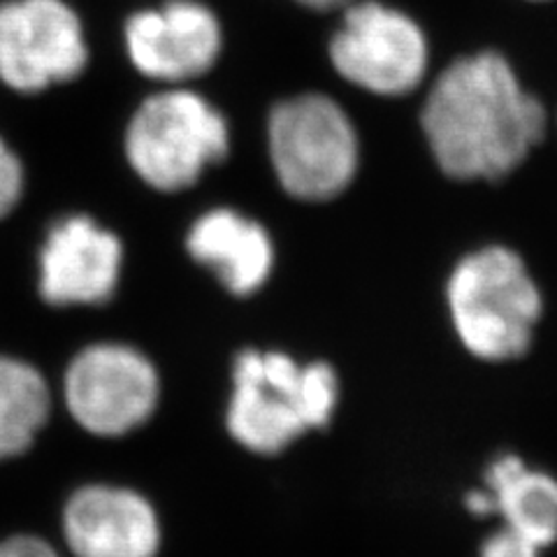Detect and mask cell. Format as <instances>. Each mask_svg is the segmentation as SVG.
<instances>
[{"mask_svg": "<svg viewBox=\"0 0 557 557\" xmlns=\"http://www.w3.org/2000/svg\"><path fill=\"white\" fill-rule=\"evenodd\" d=\"M448 307L469 354L487 362H507L528 354L542 295L518 253L485 247L453 270Z\"/></svg>", "mask_w": 557, "mask_h": 557, "instance_id": "3957f363", "label": "cell"}, {"mask_svg": "<svg viewBox=\"0 0 557 557\" xmlns=\"http://www.w3.org/2000/svg\"><path fill=\"white\" fill-rule=\"evenodd\" d=\"M268 139L276 177L295 198L330 200L356 177V128L327 96L307 94L276 104Z\"/></svg>", "mask_w": 557, "mask_h": 557, "instance_id": "5b68a950", "label": "cell"}, {"mask_svg": "<svg viewBox=\"0 0 557 557\" xmlns=\"http://www.w3.org/2000/svg\"><path fill=\"white\" fill-rule=\"evenodd\" d=\"M61 528L73 557H156L163 542L153 504L133 487L110 483L77 487Z\"/></svg>", "mask_w": 557, "mask_h": 557, "instance_id": "9c48e42d", "label": "cell"}, {"mask_svg": "<svg viewBox=\"0 0 557 557\" xmlns=\"http://www.w3.org/2000/svg\"><path fill=\"white\" fill-rule=\"evenodd\" d=\"M337 399L339 381L330 364H300L278 351H242L225 425L242 448L276 456L305 432L325 428Z\"/></svg>", "mask_w": 557, "mask_h": 557, "instance_id": "7a4b0ae2", "label": "cell"}, {"mask_svg": "<svg viewBox=\"0 0 557 557\" xmlns=\"http://www.w3.org/2000/svg\"><path fill=\"white\" fill-rule=\"evenodd\" d=\"M89 61L77 14L63 0H10L0 5V79L38 94L82 75Z\"/></svg>", "mask_w": 557, "mask_h": 557, "instance_id": "ba28073f", "label": "cell"}, {"mask_svg": "<svg viewBox=\"0 0 557 557\" xmlns=\"http://www.w3.org/2000/svg\"><path fill=\"white\" fill-rule=\"evenodd\" d=\"M298 3L311 8V10H335V8H348L358 3V0H298Z\"/></svg>", "mask_w": 557, "mask_h": 557, "instance_id": "d6986e66", "label": "cell"}, {"mask_svg": "<svg viewBox=\"0 0 557 557\" xmlns=\"http://www.w3.org/2000/svg\"><path fill=\"white\" fill-rule=\"evenodd\" d=\"M186 249L239 298L263 286L274 265V249L263 225L233 209H212L200 216L186 237Z\"/></svg>", "mask_w": 557, "mask_h": 557, "instance_id": "7c38bea8", "label": "cell"}, {"mask_svg": "<svg viewBox=\"0 0 557 557\" xmlns=\"http://www.w3.org/2000/svg\"><path fill=\"white\" fill-rule=\"evenodd\" d=\"M483 487L493 497L495 516L536 548L557 542V479L507 453L485 469Z\"/></svg>", "mask_w": 557, "mask_h": 557, "instance_id": "4fadbf2b", "label": "cell"}, {"mask_svg": "<svg viewBox=\"0 0 557 557\" xmlns=\"http://www.w3.org/2000/svg\"><path fill=\"white\" fill-rule=\"evenodd\" d=\"M228 153V124L194 91H163L139 104L128 133L133 170L159 190H184Z\"/></svg>", "mask_w": 557, "mask_h": 557, "instance_id": "277c9868", "label": "cell"}, {"mask_svg": "<svg viewBox=\"0 0 557 557\" xmlns=\"http://www.w3.org/2000/svg\"><path fill=\"white\" fill-rule=\"evenodd\" d=\"M124 249L89 216H70L49 231L40 253V293L49 305H100L119 284Z\"/></svg>", "mask_w": 557, "mask_h": 557, "instance_id": "8fae6325", "label": "cell"}, {"mask_svg": "<svg viewBox=\"0 0 557 557\" xmlns=\"http://www.w3.org/2000/svg\"><path fill=\"white\" fill-rule=\"evenodd\" d=\"M161 381L147 356L124 344H94L67 364L63 399L75 423L96 437H124L159 407Z\"/></svg>", "mask_w": 557, "mask_h": 557, "instance_id": "8992f818", "label": "cell"}, {"mask_svg": "<svg viewBox=\"0 0 557 557\" xmlns=\"http://www.w3.org/2000/svg\"><path fill=\"white\" fill-rule=\"evenodd\" d=\"M465 507L467 511L476 516V518H491L495 516V504L491 493L485 491V487H474V491H469L465 497Z\"/></svg>", "mask_w": 557, "mask_h": 557, "instance_id": "ac0fdd59", "label": "cell"}, {"mask_svg": "<svg viewBox=\"0 0 557 557\" xmlns=\"http://www.w3.org/2000/svg\"><path fill=\"white\" fill-rule=\"evenodd\" d=\"M51 393L40 370L0 356V460L26 453L47 425Z\"/></svg>", "mask_w": 557, "mask_h": 557, "instance_id": "5bb4252c", "label": "cell"}, {"mask_svg": "<svg viewBox=\"0 0 557 557\" xmlns=\"http://www.w3.org/2000/svg\"><path fill=\"white\" fill-rule=\"evenodd\" d=\"M221 26L196 0H168L159 10L133 14L126 47L133 65L151 79L184 82L205 75L221 54Z\"/></svg>", "mask_w": 557, "mask_h": 557, "instance_id": "30bf717a", "label": "cell"}, {"mask_svg": "<svg viewBox=\"0 0 557 557\" xmlns=\"http://www.w3.org/2000/svg\"><path fill=\"white\" fill-rule=\"evenodd\" d=\"M423 131L440 168L456 180H497L544 137L542 102L522 91L495 51L446 67L423 108Z\"/></svg>", "mask_w": 557, "mask_h": 557, "instance_id": "6da1fadb", "label": "cell"}, {"mask_svg": "<svg viewBox=\"0 0 557 557\" xmlns=\"http://www.w3.org/2000/svg\"><path fill=\"white\" fill-rule=\"evenodd\" d=\"M337 73L364 91L403 96L425 77L428 42L411 16L374 0H358L330 42Z\"/></svg>", "mask_w": 557, "mask_h": 557, "instance_id": "52a82bcc", "label": "cell"}, {"mask_svg": "<svg viewBox=\"0 0 557 557\" xmlns=\"http://www.w3.org/2000/svg\"><path fill=\"white\" fill-rule=\"evenodd\" d=\"M24 168L12 149L0 139V219L10 214L22 198Z\"/></svg>", "mask_w": 557, "mask_h": 557, "instance_id": "9a60e30c", "label": "cell"}, {"mask_svg": "<svg viewBox=\"0 0 557 557\" xmlns=\"http://www.w3.org/2000/svg\"><path fill=\"white\" fill-rule=\"evenodd\" d=\"M542 548H536L525 536H520L507 528H497L483 539L479 557H542Z\"/></svg>", "mask_w": 557, "mask_h": 557, "instance_id": "2e32d148", "label": "cell"}, {"mask_svg": "<svg viewBox=\"0 0 557 557\" xmlns=\"http://www.w3.org/2000/svg\"><path fill=\"white\" fill-rule=\"evenodd\" d=\"M0 557H61L42 536L16 534L0 542Z\"/></svg>", "mask_w": 557, "mask_h": 557, "instance_id": "e0dca14e", "label": "cell"}]
</instances>
